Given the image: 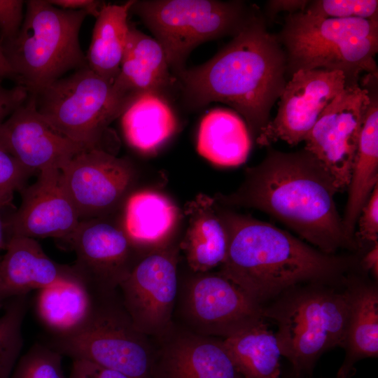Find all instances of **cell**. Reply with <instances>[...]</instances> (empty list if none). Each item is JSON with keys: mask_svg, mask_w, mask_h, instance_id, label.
Wrapping results in <instances>:
<instances>
[{"mask_svg": "<svg viewBox=\"0 0 378 378\" xmlns=\"http://www.w3.org/2000/svg\"><path fill=\"white\" fill-rule=\"evenodd\" d=\"M27 295L10 300L0 316V378H10L22 347V321L27 309Z\"/></svg>", "mask_w": 378, "mask_h": 378, "instance_id": "30", "label": "cell"}, {"mask_svg": "<svg viewBox=\"0 0 378 378\" xmlns=\"http://www.w3.org/2000/svg\"><path fill=\"white\" fill-rule=\"evenodd\" d=\"M50 4L58 8L72 10H85L90 15L97 17L105 3L95 0H48Z\"/></svg>", "mask_w": 378, "mask_h": 378, "instance_id": "38", "label": "cell"}, {"mask_svg": "<svg viewBox=\"0 0 378 378\" xmlns=\"http://www.w3.org/2000/svg\"><path fill=\"white\" fill-rule=\"evenodd\" d=\"M346 85L342 72L299 70L280 96L276 117L255 139L260 146L281 140L290 146L304 141L320 115Z\"/></svg>", "mask_w": 378, "mask_h": 378, "instance_id": "15", "label": "cell"}, {"mask_svg": "<svg viewBox=\"0 0 378 378\" xmlns=\"http://www.w3.org/2000/svg\"><path fill=\"white\" fill-rule=\"evenodd\" d=\"M138 15L162 48L174 76L197 46L237 34L259 13L241 1L134 0Z\"/></svg>", "mask_w": 378, "mask_h": 378, "instance_id": "7", "label": "cell"}, {"mask_svg": "<svg viewBox=\"0 0 378 378\" xmlns=\"http://www.w3.org/2000/svg\"><path fill=\"white\" fill-rule=\"evenodd\" d=\"M133 2L105 4L96 18L85 54L88 68L112 83L120 70L130 29L128 15Z\"/></svg>", "mask_w": 378, "mask_h": 378, "instance_id": "28", "label": "cell"}, {"mask_svg": "<svg viewBox=\"0 0 378 378\" xmlns=\"http://www.w3.org/2000/svg\"><path fill=\"white\" fill-rule=\"evenodd\" d=\"M323 18L378 19L377 0H314L303 11Z\"/></svg>", "mask_w": 378, "mask_h": 378, "instance_id": "32", "label": "cell"}, {"mask_svg": "<svg viewBox=\"0 0 378 378\" xmlns=\"http://www.w3.org/2000/svg\"><path fill=\"white\" fill-rule=\"evenodd\" d=\"M369 104L367 88L346 85L323 111L304 141V149L331 174L339 191L349 186Z\"/></svg>", "mask_w": 378, "mask_h": 378, "instance_id": "13", "label": "cell"}, {"mask_svg": "<svg viewBox=\"0 0 378 378\" xmlns=\"http://www.w3.org/2000/svg\"><path fill=\"white\" fill-rule=\"evenodd\" d=\"M62 358L48 344H35L18 360L10 378H66Z\"/></svg>", "mask_w": 378, "mask_h": 378, "instance_id": "31", "label": "cell"}, {"mask_svg": "<svg viewBox=\"0 0 378 378\" xmlns=\"http://www.w3.org/2000/svg\"><path fill=\"white\" fill-rule=\"evenodd\" d=\"M277 38L287 73L322 69L342 72L346 85L361 73L377 75L378 19L323 18L304 12L289 14Z\"/></svg>", "mask_w": 378, "mask_h": 378, "instance_id": "5", "label": "cell"}, {"mask_svg": "<svg viewBox=\"0 0 378 378\" xmlns=\"http://www.w3.org/2000/svg\"><path fill=\"white\" fill-rule=\"evenodd\" d=\"M377 78H368L366 87L370 104L361 129L342 221L346 233L355 239V230L360 211L378 185V96ZM356 240V239H355Z\"/></svg>", "mask_w": 378, "mask_h": 378, "instance_id": "24", "label": "cell"}, {"mask_svg": "<svg viewBox=\"0 0 378 378\" xmlns=\"http://www.w3.org/2000/svg\"><path fill=\"white\" fill-rule=\"evenodd\" d=\"M289 378H313L312 376V377H295L292 375H290Z\"/></svg>", "mask_w": 378, "mask_h": 378, "instance_id": "43", "label": "cell"}, {"mask_svg": "<svg viewBox=\"0 0 378 378\" xmlns=\"http://www.w3.org/2000/svg\"><path fill=\"white\" fill-rule=\"evenodd\" d=\"M153 378H243L223 342L196 332L167 342L155 356Z\"/></svg>", "mask_w": 378, "mask_h": 378, "instance_id": "18", "label": "cell"}, {"mask_svg": "<svg viewBox=\"0 0 378 378\" xmlns=\"http://www.w3.org/2000/svg\"><path fill=\"white\" fill-rule=\"evenodd\" d=\"M349 312L345 279L296 285L262 307L265 319L276 325L281 356L290 362L295 377H312L325 352L344 347Z\"/></svg>", "mask_w": 378, "mask_h": 378, "instance_id": "4", "label": "cell"}, {"mask_svg": "<svg viewBox=\"0 0 378 378\" xmlns=\"http://www.w3.org/2000/svg\"><path fill=\"white\" fill-rule=\"evenodd\" d=\"M174 81L176 78L160 43L130 24L120 70L113 82L115 88L133 101L146 92L164 94Z\"/></svg>", "mask_w": 378, "mask_h": 378, "instance_id": "22", "label": "cell"}, {"mask_svg": "<svg viewBox=\"0 0 378 378\" xmlns=\"http://www.w3.org/2000/svg\"><path fill=\"white\" fill-rule=\"evenodd\" d=\"M362 270L345 279L350 295V312L344 345V359L336 378H351L362 359L378 356V287Z\"/></svg>", "mask_w": 378, "mask_h": 378, "instance_id": "21", "label": "cell"}, {"mask_svg": "<svg viewBox=\"0 0 378 378\" xmlns=\"http://www.w3.org/2000/svg\"><path fill=\"white\" fill-rule=\"evenodd\" d=\"M94 298L79 279L58 282L37 290L35 309L38 318L53 336L69 335L88 318Z\"/></svg>", "mask_w": 378, "mask_h": 378, "instance_id": "27", "label": "cell"}, {"mask_svg": "<svg viewBox=\"0 0 378 378\" xmlns=\"http://www.w3.org/2000/svg\"><path fill=\"white\" fill-rule=\"evenodd\" d=\"M0 147L34 172L60 169L86 150L52 127L38 112L32 95L0 125Z\"/></svg>", "mask_w": 378, "mask_h": 378, "instance_id": "16", "label": "cell"}, {"mask_svg": "<svg viewBox=\"0 0 378 378\" xmlns=\"http://www.w3.org/2000/svg\"><path fill=\"white\" fill-rule=\"evenodd\" d=\"M33 173L0 147V198H13Z\"/></svg>", "mask_w": 378, "mask_h": 378, "instance_id": "33", "label": "cell"}, {"mask_svg": "<svg viewBox=\"0 0 378 378\" xmlns=\"http://www.w3.org/2000/svg\"><path fill=\"white\" fill-rule=\"evenodd\" d=\"M183 215L187 227L179 248L190 268L204 273L220 266L227 255L228 237L214 198L203 193L197 195L186 203Z\"/></svg>", "mask_w": 378, "mask_h": 378, "instance_id": "23", "label": "cell"}, {"mask_svg": "<svg viewBox=\"0 0 378 378\" xmlns=\"http://www.w3.org/2000/svg\"><path fill=\"white\" fill-rule=\"evenodd\" d=\"M252 139L242 118L235 111L214 108L202 119L197 138L199 154L220 167H236L247 159Z\"/></svg>", "mask_w": 378, "mask_h": 378, "instance_id": "26", "label": "cell"}, {"mask_svg": "<svg viewBox=\"0 0 378 378\" xmlns=\"http://www.w3.org/2000/svg\"><path fill=\"white\" fill-rule=\"evenodd\" d=\"M25 5L17 36L0 44L16 84L32 91L87 67L79 33L88 13L62 9L48 0H29Z\"/></svg>", "mask_w": 378, "mask_h": 378, "instance_id": "6", "label": "cell"}, {"mask_svg": "<svg viewBox=\"0 0 378 378\" xmlns=\"http://www.w3.org/2000/svg\"><path fill=\"white\" fill-rule=\"evenodd\" d=\"M69 378H130L115 370L105 368L87 360H73Z\"/></svg>", "mask_w": 378, "mask_h": 378, "instance_id": "37", "label": "cell"}, {"mask_svg": "<svg viewBox=\"0 0 378 378\" xmlns=\"http://www.w3.org/2000/svg\"><path fill=\"white\" fill-rule=\"evenodd\" d=\"M286 73L284 49L258 13L212 58L174 76L189 107L226 104L255 140L270 122V111L286 85Z\"/></svg>", "mask_w": 378, "mask_h": 378, "instance_id": "3", "label": "cell"}, {"mask_svg": "<svg viewBox=\"0 0 378 378\" xmlns=\"http://www.w3.org/2000/svg\"><path fill=\"white\" fill-rule=\"evenodd\" d=\"M197 274L187 284L183 304L195 332L225 339L265 321L262 307L220 274Z\"/></svg>", "mask_w": 378, "mask_h": 378, "instance_id": "14", "label": "cell"}, {"mask_svg": "<svg viewBox=\"0 0 378 378\" xmlns=\"http://www.w3.org/2000/svg\"><path fill=\"white\" fill-rule=\"evenodd\" d=\"M243 378H280L281 354L275 332L262 321L223 340Z\"/></svg>", "mask_w": 378, "mask_h": 378, "instance_id": "29", "label": "cell"}, {"mask_svg": "<svg viewBox=\"0 0 378 378\" xmlns=\"http://www.w3.org/2000/svg\"><path fill=\"white\" fill-rule=\"evenodd\" d=\"M128 144L138 152L151 155L176 132V115L165 95L146 92L137 96L120 116Z\"/></svg>", "mask_w": 378, "mask_h": 378, "instance_id": "25", "label": "cell"}, {"mask_svg": "<svg viewBox=\"0 0 378 378\" xmlns=\"http://www.w3.org/2000/svg\"><path fill=\"white\" fill-rule=\"evenodd\" d=\"M0 81V125L27 99L29 92L23 85L11 88L1 85Z\"/></svg>", "mask_w": 378, "mask_h": 378, "instance_id": "36", "label": "cell"}, {"mask_svg": "<svg viewBox=\"0 0 378 378\" xmlns=\"http://www.w3.org/2000/svg\"><path fill=\"white\" fill-rule=\"evenodd\" d=\"M28 92L52 127L87 150H106L109 126L132 102L88 66Z\"/></svg>", "mask_w": 378, "mask_h": 378, "instance_id": "8", "label": "cell"}, {"mask_svg": "<svg viewBox=\"0 0 378 378\" xmlns=\"http://www.w3.org/2000/svg\"><path fill=\"white\" fill-rule=\"evenodd\" d=\"M108 296H94L86 321L69 335L53 336L48 345L72 360H87L130 378H153L155 355L147 335L134 327L122 304H111Z\"/></svg>", "mask_w": 378, "mask_h": 378, "instance_id": "9", "label": "cell"}, {"mask_svg": "<svg viewBox=\"0 0 378 378\" xmlns=\"http://www.w3.org/2000/svg\"><path fill=\"white\" fill-rule=\"evenodd\" d=\"M61 176L81 221L119 212L133 192L136 173L128 160L91 149L67 162Z\"/></svg>", "mask_w": 378, "mask_h": 378, "instance_id": "11", "label": "cell"}, {"mask_svg": "<svg viewBox=\"0 0 378 378\" xmlns=\"http://www.w3.org/2000/svg\"><path fill=\"white\" fill-rule=\"evenodd\" d=\"M13 198H0V254L6 251L8 242L11 237L8 228V218L4 216L6 211L14 208L13 204ZM0 256V259H1Z\"/></svg>", "mask_w": 378, "mask_h": 378, "instance_id": "40", "label": "cell"}, {"mask_svg": "<svg viewBox=\"0 0 378 378\" xmlns=\"http://www.w3.org/2000/svg\"><path fill=\"white\" fill-rule=\"evenodd\" d=\"M118 213L80 221L69 240L76 254L71 266L93 295L113 294L144 255L125 231L120 213L115 217Z\"/></svg>", "mask_w": 378, "mask_h": 378, "instance_id": "10", "label": "cell"}, {"mask_svg": "<svg viewBox=\"0 0 378 378\" xmlns=\"http://www.w3.org/2000/svg\"><path fill=\"white\" fill-rule=\"evenodd\" d=\"M355 239L360 252L368 245L372 246L378 241V185L375 186L363 206L358 218Z\"/></svg>", "mask_w": 378, "mask_h": 378, "instance_id": "34", "label": "cell"}, {"mask_svg": "<svg viewBox=\"0 0 378 378\" xmlns=\"http://www.w3.org/2000/svg\"><path fill=\"white\" fill-rule=\"evenodd\" d=\"M181 216L172 199L152 189L133 191L120 210L124 230L143 255L172 244Z\"/></svg>", "mask_w": 378, "mask_h": 378, "instance_id": "20", "label": "cell"}, {"mask_svg": "<svg viewBox=\"0 0 378 378\" xmlns=\"http://www.w3.org/2000/svg\"><path fill=\"white\" fill-rule=\"evenodd\" d=\"M20 193L21 204L8 218L11 236L70 239L80 220L62 183L60 169L39 172L37 180Z\"/></svg>", "mask_w": 378, "mask_h": 378, "instance_id": "17", "label": "cell"}, {"mask_svg": "<svg viewBox=\"0 0 378 378\" xmlns=\"http://www.w3.org/2000/svg\"><path fill=\"white\" fill-rule=\"evenodd\" d=\"M79 279L71 265L50 259L36 239L13 235L0 259V307L60 281Z\"/></svg>", "mask_w": 378, "mask_h": 378, "instance_id": "19", "label": "cell"}, {"mask_svg": "<svg viewBox=\"0 0 378 378\" xmlns=\"http://www.w3.org/2000/svg\"><path fill=\"white\" fill-rule=\"evenodd\" d=\"M362 270L367 274H371L374 280L378 276V242L371 246L360 257Z\"/></svg>", "mask_w": 378, "mask_h": 378, "instance_id": "41", "label": "cell"}, {"mask_svg": "<svg viewBox=\"0 0 378 378\" xmlns=\"http://www.w3.org/2000/svg\"><path fill=\"white\" fill-rule=\"evenodd\" d=\"M10 79L17 83V77L0 45V81Z\"/></svg>", "mask_w": 378, "mask_h": 378, "instance_id": "42", "label": "cell"}, {"mask_svg": "<svg viewBox=\"0 0 378 378\" xmlns=\"http://www.w3.org/2000/svg\"><path fill=\"white\" fill-rule=\"evenodd\" d=\"M25 1L0 0V44L13 40L22 27Z\"/></svg>", "mask_w": 378, "mask_h": 378, "instance_id": "35", "label": "cell"}, {"mask_svg": "<svg viewBox=\"0 0 378 378\" xmlns=\"http://www.w3.org/2000/svg\"><path fill=\"white\" fill-rule=\"evenodd\" d=\"M309 1L307 0H272L266 4L267 15L272 18L278 13L287 11L289 14L303 12Z\"/></svg>", "mask_w": 378, "mask_h": 378, "instance_id": "39", "label": "cell"}, {"mask_svg": "<svg viewBox=\"0 0 378 378\" xmlns=\"http://www.w3.org/2000/svg\"><path fill=\"white\" fill-rule=\"evenodd\" d=\"M178 250L170 244L144 255L119 286L133 325L147 336H166L171 329Z\"/></svg>", "mask_w": 378, "mask_h": 378, "instance_id": "12", "label": "cell"}, {"mask_svg": "<svg viewBox=\"0 0 378 378\" xmlns=\"http://www.w3.org/2000/svg\"><path fill=\"white\" fill-rule=\"evenodd\" d=\"M337 192L331 174L304 148L284 153L270 148L258 164L245 169L235 191L213 197L224 206L265 212L323 253L360 252L337 211Z\"/></svg>", "mask_w": 378, "mask_h": 378, "instance_id": "1", "label": "cell"}, {"mask_svg": "<svg viewBox=\"0 0 378 378\" xmlns=\"http://www.w3.org/2000/svg\"><path fill=\"white\" fill-rule=\"evenodd\" d=\"M216 204L228 237L219 274L262 307L296 285L340 282L360 269L359 254L323 253L272 224Z\"/></svg>", "mask_w": 378, "mask_h": 378, "instance_id": "2", "label": "cell"}]
</instances>
